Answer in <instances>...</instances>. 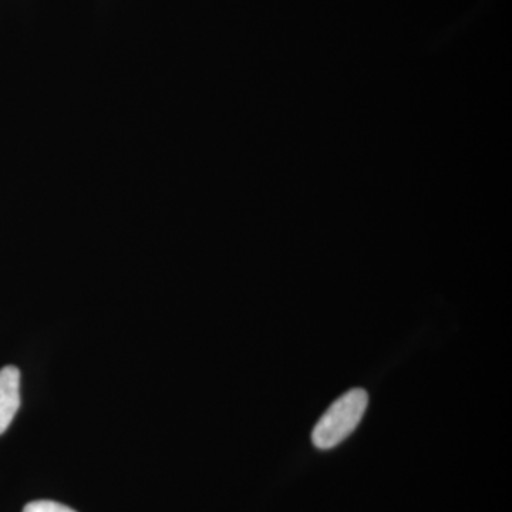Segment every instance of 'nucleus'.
I'll return each mask as SVG.
<instances>
[{
	"label": "nucleus",
	"instance_id": "nucleus-2",
	"mask_svg": "<svg viewBox=\"0 0 512 512\" xmlns=\"http://www.w3.org/2000/svg\"><path fill=\"white\" fill-rule=\"evenodd\" d=\"M20 407V372L18 367L0 370V436L9 429Z\"/></svg>",
	"mask_w": 512,
	"mask_h": 512
},
{
	"label": "nucleus",
	"instance_id": "nucleus-3",
	"mask_svg": "<svg viewBox=\"0 0 512 512\" xmlns=\"http://www.w3.org/2000/svg\"><path fill=\"white\" fill-rule=\"evenodd\" d=\"M23 512H76L72 508L66 507V505L55 503V501H33L26 505Z\"/></svg>",
	"mask_w": 512,
	"mask_h": 512
},
{
	"label": "nucleus",
	"instance_id": "nucleus-1",
	"mask_svg": "<svg viewBox=\"0 0 512 512\" xmlns=\"http://www.w3.org/2000/svg\"><path fill=\"white\" fill-rule=\"evenodd\" d=\"M367 403H369V396L363 389H352L339 397L320 417L312 431L315 447L319 450H330L348 439L359 426L366 412Z\"/></svg>",
	"mask_w": 512,
	"mask_h": 512
}]
</instances>
